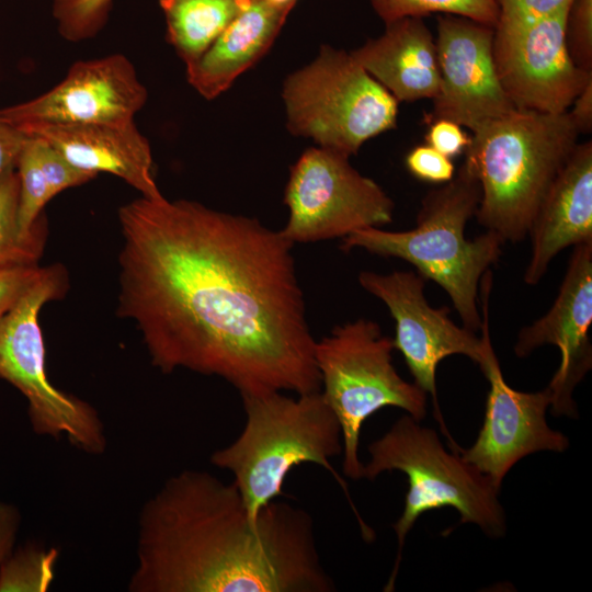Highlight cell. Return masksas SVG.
Instances as JSON below:
<instances>
[{
  "label": "cell",
  "mask_w": 592,
  "mask_h": 592,
  "mask_svg": "<svg viewBox=\"0 0 592 592\" xmlns=\"http://www.w3.org/2000/svg\"><path fill=\"white\" fill-rule=\"evenodd\" d=\"M117 314L151 364L217 376L242 395L319 391L293 243L258 219L189 200L118 209Z\"/></svg>",
  "instance_id": "6da1fadb"
},
{
  "label": "cell",
  "mask_w": 592,
  "mask_h": 592,
  "mask_svg": "<svg viewBox=\"0 0 592 592\" xmlns=\"http://www.w3.org/2000/svg\"><path fill=\"white\" fill-rule=\"evenodd\" d=\"M130 592H332L314 520L274 500L252 520L231 483L208 471L169 477L138 517Z\"/></svg>",
  "instance_id": "7a4b0ae2"
},
{
  "label": "cell",
  "mask_w": 592,
  "mask_h": 592,
  "mask_svg": "<svg viewBox=\"0 0 592 592\" xmlns=\"http://www.w3.org/2000/svg\"><path fill=\"white\" fill-rule=\"evenodd\" d=\"M578 138L568 112L517 109L473 132L463 163L480 185L478 223L505 242L522 241Z\"/></svg>",
  "instance_id": "3957f363"
},
{
  "label": "cell",
  "mask_w": 592,
  "mask_h": 592,
  "mask_svg": "<svg viewBox=\"0 0 592 592\" xmlns=\"http://www.w3.org/2000/svg\"><path fill=\"white\" fill-rule=\"evenodd\" d=\"M246 423L229 445L216 449L210 463L228 470L252 520L283 493L291 470L305 463L328 470L343 489L366 540L373 531L350 500L345 481L330 459L342 453L340 423L321 391L285 396L282 391L242 395Z\"/></svg>",
  "instance_id": "277c9868"
},
{
  "label": "cell",
  "mask_w": 592,
  "mask_h": 592,
  "mask_svg": "<svg viewBox=\"0 0 592 592\" xmlns=\"http://www.w3.org/2000/svg\"><path fill=\"white\" fill-rule=\"evenodd\" d=\"M480 196L478 180L463 163L451 181L423 196L414 228L360 229L343 238L341 249L360 248L412 264L425 281L446 292L463 326L476 332L481 326L477 303L480 281L498 262L505 243L490 230L466 238L467 223L475 216Z\"/></svg>",
  "instance_id": "5b68a950"
},
{
  "label": "cell",
  "mask_w": 592,
  "mask_h": 592,
  "mask_svg": "<svg viewBox=\"0 0 592 592\" xmlns=\"http://www.w3.org/2000/svg\"><path fill=\"white\" fill-rule=\"evenodd\" d=\"M458 451L448 452L434 430L409 414L369 444L371 460L363 464V478L374 480L384 471L400 470L409 485L402 514L392 525L398 553L385 591L395 585L407 534L428 511L452 506L459 512L460 522L476 524L490 537L504 535L500 489Z\"/></svg>",
  "instance_id": "8992f818"
},
{
  "label": "cell",
  "mask_w": 592,
  "mask_h": 592,
  "mask_svg": "<svg viewBox=\"0 0 592 592\" xmlns=\"http://www.w3.org/2000/svg\"><path fill=\"white\" fill-rule=\"evenodd\" d=\"M394 350L379 325L363 318L337 326L315 344L320 391L341 426L343 474L354 480L363 478L358 443L368 417L384 407L400 408L420 422L426 413L428 394L397 373Z\"/></svg>",
  "instance_id": "52a82bcc"
},
{
  "label": "cell",
  "mask_w": 592,
  "mask_h": 592,
  "mask_svg": "<svg viewBox=\"0 0 592 592\" xmlns=\"http://www.w3.org/2000/svg\"><path fill=\"white\" fill-rule=\"evenodd\" d=\"M67 283L61 265L43 266L0 319V378L25 397L29 421L36 434L66 437L81 452L101 455L106 448V435L98 411L89 402L55 387L45 368L39 312L46 303L65 295Z\"/></svg>",
  "instance_id": "ba28073f"
},
{
  "label": "cell",
  "mask_w": 592,
  "mask_h": 592,
  "mask_svg": "<svg viewBox=\"0 0 592 592\" xmlns=\"http://www.w3.org/2000/svg\"><path fill=\"white\" fill-rule=\"evenodd\" d=\"M282 96L293 135L349 157L397 126L399 102L350 53L328 45L286 78Z\"/></svg>",
  "instance_id": "9c48e42d"
},
{
  "label": "cell",
  "mask_w": 592,
  "mask_h": 592,
  "mask_svg": "<svg viewBox=\"0 0 592 592\" xmlns=\"http://www.w3.org/2000/svg\"><path fill=\"white\" fill-rule=\"evenodd\" d=\"M358 283L389 309L396 325L394 348L402 354L414 384L431 395L435 418L448 437L451 448H455L458 445L449 435L439 406L436 368L441 361L455 354L465 355L478 365L483 361L491 344L489 298L492 272H486L480 281L481 338L466 327L457 326L449 318L447 307L433 308L429 305L424 295L425 280L417 272L379 274L363 271L358 274Z\"/></svg>",
  "instance_id": "30bf717a"
},
{
  "label": "cell",
  "mask_w": 592,
  "mask_h": 592,
  "mask_svg": "<svg viewBox=\"0 0 592 592\" xmlns=\"http://www.w3.org/2000/svg\"><path fill=\"white\" fill-rule=\"evenodd\" d=\"M349 158L317 146L292 166L284 195L289 217L280 231L293 244L344 238L391 223L394 201Z\"/></svg>",
  "instance_id": "8fae6325"
},
{
  "label": "cell",
  "mask_w": 592,
  "mask_h": 592,
  "mask_svg": "<svg viewBox=\"0 0 592 592\" xmlns=\"http://www.w3.org/2000/svg\"><path fill=\"white\" fill-rule=\"evenodd\" d=\"M566 13L519 26H496L493 60L501 87L517 110L548 114L568 112L592 80L569 56Z\"/></svg>",
  "instance_id": "7c38bea8"
},
{
  "label": "cell",
  "mask_w": 592,
  "mask_h": 592,
  "mask_svg": "<svg viewBox=\"0 0 592 592\" xmlns=\"http://www.w3.org/2000/svg\"><path fill=\"white\" fill-rule=\"evenodd\" d=\"M493 34V27L474 20L437 15L440 89L426 123L449 119L475 132L515 110L497 75Z\"/></svg>",
  "instance_id": "4fadbf2b"
},
{
  "label": "cell",
  "mask_w": 592,
  "mask_h": 592,
  "mask_svg": "<svg viewBox=\"0 0 592 592\" xmlns=\"http://www.w3.org/2000/svg\"><path fill=\"white\" fill-rule=\"evenodd\" d=\"M148 92L130 60L114 54L73 64L66 77L35 99L0 109L15 126L31 123H123L134 121Z\"/></svg>",
  "instance_id": "5bb4252c"
},
{
  "label": "cell",
  "mask_w": 592,
  "mask_h": 592,
  "mask_svg": "<svg viewBox=\"0 0 592 592\" xmlns=\"http://www.w3.org/2000/svg\"><path fill=\"white\" fill-rule=\"evenodd\" d=\"M479 367L490 385L485 421L476 442L458 452L501 489L504 476L520 459L540 451L561 453L569 440L546 422L551 401L547 387L536 392L510 387L492 344Z\"/></svg>",
  "instance_id": "9a60e30c"
},
{
  "label": "cell",
  "mask_w": 592,
  "mask_h": 592,
  "mask_svg": "<svg viewBox=\"0 0 592 592\" xmlns=\"http://www.w3.org/2000/svg\"><path fill=\"white\" fill-rule=\"evenodd\" d=\"M591 325L592 241H588L573 247L550 309L522 328L514 344V353L519 357H526L546 344L559 349L560 365L547 386L551 411L556 415L577 417L572 394L592 366Z\"/></svg>",
  "instance_id": "2e32d148"
},
{
  "label": "cell",
  "mask_w": 592,
  "mask_h": 592,
  "mask_svg": "<svg viewBox=\"0 0 592 592\" xmlns=\"http://www.w3.org/2000/svg\"><path fill=\"white\" fill-rule=\"evenodd\" d=\"M16 127L26 135L46 140L82 171L94 175L100 172L113 174L139 191L141 196H163L152 174L150 145L135 121L86 124L45 122Z\"/></svg>",
  "instance_id": "e0dca14e"
},
{
  "label": "cell",
  "mask_w": 592,
  "mask_h": 592,
  "mask_svg": "<svg viewBox=\"0 0 592 592\" xmlns=\"http://www.w3.org/2000/svg\"><path fill=\"white\" fill-rule=\"evenodd\" d=\"M531 258L523 280L536 285L554 258L592 241V143L577 144L556 175L531 224Z\"/></svg>",
  "instance_id": "ac0fdd59"
},
{
  "label": "cell",
  "mask_w": 592,
  "mask_h": 592,
  "mask_svg": "<svg viewBox=\"0 0 592 592\" xmlns=\"http://www.w3.org/2000/svg\"><path fill=\"white\" fill-rule=\"evenodd\" d=\"M351 56L398 102L433 100L440 89L435 37L422 18H402L385 24Z\"/></svg>",
  "instance_id": "d6986e66"
},
{
  "label": "cell",
  "mask_w": 592,
  "mask_h": 592,
  "mask_svg": "<svg viewBox=\"0 0 592 592\" xmlns=\"http://www.w3.org/2000/svg\"><path fill=\"white\" fill-rule=\"evenodd\" d=\"M292 10L252 0L210 47L186 66L189 83L207 100L220 95L269 52Z\"/></svg>",
  "instance_id": "ffe728a7"
},
{
  "label": "cell",
  "mask_w": 592,
  "mask_h": 592,
  "mask_svg": "<svg viewBox=\"0 0 592 592\" xmlns=\"http://www.w3.org/2000/svg\"><path fill=\"white\" fill-rule=\"evenodd\" d=\"M252 0H159L167 41L190 65L196 61Z\"/></svg>",
  "instance_id": "44dd1931"
},
{
  "label": "cell",
  "mask_w": 592,
  "mask_h": 592,
  "mask_svg": "<svg viewBox=\"0 0 592 592\" xmlns=\"http://www.w3.org/2000/svg\"><path fill=\"white\" fill-rule=\"evenodd\" d=\"M19 187L16 171L0 183V267L37 264L47 240L45 218L30 234L20 230Z\"/></svg>",
  "instance_id": "7402d4cb"
},
{
  "label": "cell",
  "mask_w": 592,
  "mask_h": 592,
  "mask_svg": "<svg viewBox=\"0 0 592 592\" xmlns=\"http://www.w3.org/2000/svg\"><path fill=\"white\" fill-rule=\"evenodd\" d=\"M59 551L29 543L11 553L0 567V592H45L55 578Z\"/></svg>",
  "instance_id": "603a6c76"
},
{
  "label": "cell",
  "mask_w": 592,
  "mask_h": 592,
  "mask_svg": "<svg viewBox=\"0 0 592 592\" xmlns=\"http://www.w3.org/2000/svg\"><path fill=\"white\" fill-rule=\"evenodd\" d=\"M375 13L389 23L402 18L453 14L496 27L499 10L496 0H369Z\"/></svg>",
  "instance_id": "cb8c5ba5"
},
{
  "label": "cell",
  "mask_w": 592,
  "mask_h": 592,
  "mask_svg": "<svg viewBox=\"0 0 592 592\" xmlns=\"http://www.w3.org/2000/svg\"><path fill=\"white\" fill-rule=\"evenodd\" d=\"M113 0H53V16L67 41L94 37L106 24Z\"/></svg>",
  "instance_id": "d4e9b609"
},
{
  "label": "cell",
  "mask_w": 592,
  "mask_h": 592,
  "mask_svg": "<svg viewBox=\"0 0 592 592\" xmlns=\"http://www.w3.org/2000/svg\"><path fill=\"white\" fill-rule=\"evenodd\" d=\"M565 42L570 58L592 72V0H572L565 19Z\"/></svg>",
  "instance_id": "484cf974"
},
{
  "label": "cell",
  "mask_w": 592,
  "mask_h": 592,
  "mask_svg": "<svg viewBox=\"0 0 592 592\" xmlns=\"http://www.w3.org/2000/svg\"><path fill=\"white\" fill-rule=\"evenodd\" d=\"M572 0H496L499 20L496 26H519L568 10Z\"/></svg>",
  "instance_id": "4316f807"
},
{
  "label": "cell",
  "mask_w": 592,
  "mask_h": 592,
  "mask_svg": "<svg viewBox=\"0 0 592 592\" xmlns=\"http://www.w3.org/2000/svg\"><path fill=\"white\" fill-rule=\"evenodd\" d=\"M405 163L414 178L429 183L444 184L455 175L452 159L428 144L413 147L407 153Z\"/></svg>",
  "instance_id": "83f0119b"
},
{
  "label": "cell",
  "mask_w": 592,
  "mask_h": 592,
  "mask_svg": "<svg viewBox=\"0 0 592 592\" xmlns=\"http://www.w3.org/2000/svg\"><path fill=\"white\" fill-rule=\"evenodd\" d=\"M41 269L38 264L0 267V319L18 303Z\"/></svg>",
  "instance_id": "f1b7e54d"
},
{
  "label": "cell",
  "mask_w": 592,
  "mask_h": 592,
  "mask_svg": "<svg viewBox=\"0 0 592 592\" xmlns=\"http://www.w3.org/2000/svg\"><path fill=\"white\" fill-rule=\"evenodd\" d=\"M428 125L424 139L429 146L451 159L464 153L470 137L460 125L449 119H436Z\"/></svg>",
  "instance_id": "f546056e"
},
{
  "label": "cell",
  "mask_w": 592,
  "mask_h": 592,
  "mask_svg": "<svg viewBox=\"0 0 592 592\" xmlns=\"http://www.w3.org/2000/svg\"><path fill=\"white\" fill-rule=\"evenodd\" d=\"M27 135L0 117V183L16 171Z\"/></svg>",
  "instance_id": "4dcf8cb0"
},
{
  "label": "cell",
  "mask_w": 592,
  "mask_h": 592,
  "mask_svg": "<svg viewBox=\"0 0 592 592\" xmlns=\"http://www.w3.org/2000/svg\"><path fill=\"white\" fill-rule=\"evenodd\" d=\"M20 525L19 509L0 500V567L15 548Z\"/></svg>",
  "instance_id": "1f68e13d"
},
{
  "label": "cell",
  "mask_w": 592,
  "mask_h": 592,
  "mask_svg": "<svg viewBox=\"0 0 592 592\" xmlns=\"http://www.w3.org/2000/svg\"><path fill=\"white\" fill-rule=\"evenodd\" d=\"M568 113L579 134L592 130V80H590L572 102Z\"/></svg>",
  "instance_id": "d6a6232c"
},
{
  "label": "cell",
  "mask_w": 592,
  "mask_h": 592,
  "mask_svg": "<svg viewBox=\"0 0 592 592\" xmlns=\"http://www.w3.org/2000/svg\"><path fill=\"white\" fill-rule=\"evenodd\" d=\"M265 1L275 5L288 7V8H294L297 3V0H265Z\"/></svg>",
  "instance_id": "836d02e7"
}]
</instances>
